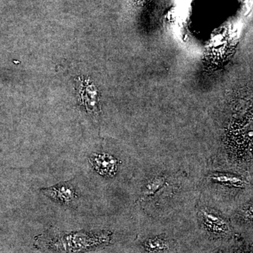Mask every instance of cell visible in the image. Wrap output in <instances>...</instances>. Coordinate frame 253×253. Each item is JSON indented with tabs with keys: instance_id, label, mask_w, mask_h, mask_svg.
I'll use <instances>...</instances> for the list:
<instances>
[{
	"instance_id": "cell-7",
	"label": "cell",
	"mask_w": 253,
	"mask_h": 253,
	"mask_svg": "<svg viewBox=\"0 0 253 253\" xmlns=\"http://www.w3.org/2000/svg\"><path fill=\"white\" fill-rule=\"evenodd\" d=\"M165 181L166 179L163 176H158L156 179H153L145 188L144 194L147 196L154 194L164 184Z\"/></svg>"
},
{
	"instance_id": "cell-6",
	"label": "cell",
	"mask_w": 253,
	"mask_h": 253,
	"mask_svg": "<svg viewBox=\"0 0 253 253\" xmlns=\"http://www.w3.org/2000/svg\"><path fill=\"white\" fill-rule=\"evenodd\" d=\"M145 246L149 253H168L169 251L167 241L160 238L149 239Z\"/></svg>"
},
{
	"instance_id": "cell-5",
	"label": "cell",
	"mask_w": 253,
	"mask_h": 253,
	"mask_svg": "<svg viewBox=\"0 0 253 253\" xmlns=\"http://www.w3.org/2000/svg\"><path fill=\"white\" fill-rule=\"evenodd\" d=\"M211 179L216 182L234 187H244L246 182L239 176L229 174H214L211 176Z\"/></svg>"
},
{
	"instance_id": "cell-2",
	"label": "cell",
	"mask_w": 253,
	"mask_h": 253,
	"mask_svg": "<svg viewBox=\"0 0 253 253\" xmlns=\"http://www.w3.org/2000/svg\"><path fill=\"white\" fill-rule=\"evenodd\" d=\"M41 191L53 201L63 204L74 202L77 197L74 186L68 181L56 184L51 187L44 188L41 189Z\"/></svg>"
},
{
	"instance_id": "cell-4",
	"label": "cell",
	"mask_w": 253,
	"mask_h": 253,
	"mask_svg": "<svg viewBox=\"0 0 253 253\" xmlns=\"http://www.w3.org/2000/svg\"><path fill=\"white\" fill-rule=\"evenodd\" d=\"M204 214L205 224L213 234L217 235H224L229 231V227L226 225L225 221L219 216L210 211H205Z\"/></svg>"
},
{
	"instance_id": "cell-1",
	"label": "cell",
	"mask_w": 253,
	"mask_h": 253,
	"mask_svg": "<svg viewBox=\"0 0 253 253\" xmlns=\"http://www.w3.org/2000/svg\"><path fill=\"white\" fill-rule=\"evenodd\" d=\"M111 239L109 232L48 234L37 237L36 247L48 253H83L106 246Z\"/></svg>"
},
{
	"instance_id": "cell-3",
	"label": "cell",
	"mask_w": 253,
	"mask_h": 253,
	"mask_svg": "<svg viewBox=\"0 0 253 253\" xmlns=\"http://www.w3.org/2000/svg\"><path fill=\"white\" fill-rule=\"evenodd\" d=\"M91 162L95 170L101 175L112 176L117 172L118 160L110 155H95Z\"/></svg>"
}]
</instances>
